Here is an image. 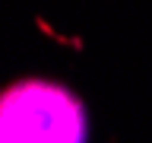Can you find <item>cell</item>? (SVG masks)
Instances as JSON below:
<instances>
[{
  "label": "cell",
  "instance_id": "6da1fadb",
  "mask_svg": "<svg viewBox=\"0 0 152 143\" xmlns=\"http://www.w3.org/2000/svg\"><path fill=\"white\" fill-rule=\"evenodd\" d=\"M83 102L51 80H19L0 92V143H86Z\"/></svg>",
  "mask_w": 152,
  "mask_h": 143
}]
</instances>
